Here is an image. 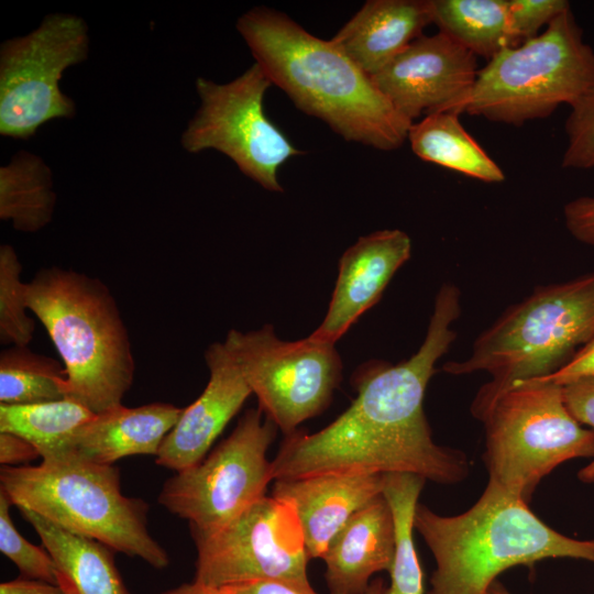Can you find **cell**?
Instances as JSON below:
<instances>
[{
    "label": "cell",
    "mask_w": 594,
    "mask_h": 594,
    "mask_svg": "<svg viewBox=\"0 0 594 594\" xmlns=\"http://www.w3.org/2000/svg\"><path fill=\"white\" fill-rule=\"evenodd\" d=\"M460 292L443 284L435 299L425 340L408 360L370 361L356 369V397L331 424L314 433L285 436L272 461L275 480L317 474L410 473L454 484L469 473L466 455L437 444L424 411L435 365L454 341Z\"/></svg>",
    "instance_id": "6da1fadb"
},
{
    "label": "cell",
    "mask_w": 594,
    "mask_h": 594,
    "mask_svg": "<svg viewBox=\"0 0 594 594\" xmlns=\"http://www.w3.org/2000/svg\"><path fill=\"white\" fill-rule=\"evenodd\" d=\"M237 29L272 84L346 141L392 151L407 140L413 122L331 40L265 7L243 13Z\"/></svg>",
    "instance_id": "7a4b0ae2"
},
{
    "label": "cell",
    "mask_w": 594,
    "mask_h": 594,
    "mask_svg": "<svg viewBox=\"0 0 594 594\" xmlns=\"http://www.w3.org/2000/svg\"><path fill=\"white\" fill-rule=\"evenodd\" d=\"M414 528L436 560L428 594H488L507 569L549 558L594 563V540L556 531L528 503L491 483L471 508L455 516L418 503Z\"/></svg>",
    "instance_id": "3957f363"
},
{
    "label": "cell",
    "mask_w": 594,
    "mask_h": 594,
    "mask_svg": "<svg viewBox=\"0 0 594 594\" xmlns=\"http://www.w3.org/2000/svg\"><path fill=\"white\" fill-rule=\"evenodd\" d=\"M26 301L45 327L66 372L65 398L95 414L121 404L135 363L128 329L109 287L58 266L25 285Z\"/></svg>",
    "instance_id": "277c9868"
},
{
    "label": "cell",
    "mask_w": 594,
    "mask_h": 594,
    "mask_svg": "<svg viewBox=\"0 0 594 594\" xmlns=\"http://www.w3.org/2000/svg\"><path fill=\"white\" fill-rule=\"evenodd\" d=\"M593 338L594 272L537 287L476 338L468 359L448 362L442 370L492 376L472 403L480 419L514 384L557 372Z\"/></svg>",
    "instance_id": "5b68a950"
},
{
    "label": "cell",
    "mask_w": 594,
    "mask_h": 594,
    "mask_svg": "<svg viewBox=\"0 0 594 594\" xmlns=\"http://www.w3.org/2000/svg\"><path fill=\"white\" fill-rule=\"evenodd\" d=\"M0 490L18 508L162 570L167 551L148 530V504L122 494L120 470L62 457L40 465L1 466Z\"/></svg>",
    "instance_id": "8992f818"
},
{
    "label": "cell",
    "mask_w": 594,
    "mask_h": 594,
    "mask_svg": "<svg viewBox=\"0 0 594 594\" xmlns=\"http://www.w3.org/2000/svg\"><path fill=\"white\" fill-rule=\"evenodd\" d=\"M592 89L594 51L570 9L536 37L487 61L472 87L441 111L522 125L572 106Z\"/></svg>",
    "instance_id": "52a82bcc"
},
{
    "label": "cell",
    "mask_w": 594,
    "mask_h": 594,
    "mask_svg": "<svg viewBox=\"0 0 594 594\" xmlns=\"http://www.w3.org/2000/svg\"><path fill=\"white\" fill-rule=\"evenodd\" d=\"M488 483L528 503L561 463L594 457V430L569 411L562 386L537 378L514 384L480 418Z\"/></svg>",
    "instance_id": "ba28073f"
},
{
    "label": "cell",
    "mask_w": 594,
    "mask_h": 594,
    "mask_svg": "<svg viewBox=\"0 0 594 594\" xmlns=\"http://www.w3.org/2000/svg\"><path fill=\"white\" fill-rule=\"evenodd\" d=\"M89 52L88 25L73 13H51L30 33L0 46V134L28 140L45 123L76 116L59 87L64 73Z\"/></svg>",
    "instance_id": "9c48e42d"
},
{
    "label": "cell",
    "mask_w": 594,
    "mask_h": 594,
    "mask_svg": "<svg viewBox=\"0 0 594 594\" xmlns=\"http://www.w3.org/2000/svg\"><path fill=\"white\" fill-rule=\"evenodd\" d=\"M276 425L257 408L248 409L234 430L200 462L165 481L158 503L190 529H218L265 496L273 481L266 452Z\"/></svg>",
    "instance_id": "30bf717a"
},
{
    "label": "cell",
    "mask_w": 594,
    "mask_h": 594,
    "mask_svg": "<svg viewBox=\"0 0 594 594\" xmlns=\"http://www.w3.org/2000/svg\"><path fill=\"white\" fill-rule=\"evenodd\" d=\"M272 85L255 62L229 82L198 77L200 106L182 133L183 148L191 154L216 150L266 190L283 191L279 167L304 152L264 112V96Z\"/></svg>",
    "instance_id": "8fae6325"
},
{
    "label": "cell",
    "mask_w": 594,
    "mask_h": 594,
    "mask_svg": "<svg viewBox=\"0 0 594 594\" xmlns=\"http://www.w3.org/2000/svg\"><path fill=\"white\" fill-rule=\"evenodd\" d=\"M224 344L238 362L258 408L285 436L327 409L342 378V361L332 343L309 336L276 337L273 327L232 329Z\"/></svg>",
    "instance_id": "7c38bea8"
},
{
    "label": "cell",
    "mask_w": 594,
    "mask_h": 594,
    "mask_svg": "<svg viewBox=\"0 0 594 594\" xmlns=\"http://www.w3.org/2000/svg\"><path fill=\"white\" fill-rule=\"evenodd\" d=\"M194 581L223 588L268 579L308 580L310 560L298 517L288 503L263 496L227 525L190 529Z\"/></svg>",
    "instance_id": "4fadbf2b"
},
{
    "label": "cell",
    "mask_w": 594,
    "mask_h": 594,
    "mask_svg": "<svg viewBox=\"0 0 594 594\" xmlns=\"http://www.w3.org/2000/svg\"><path fill=\"white\" fill-rule=\"evenodd\" d=\"M477 57L442 32L421 35L371 76L407 120L443 110L474 84Z\"/></svg>",
    "instance_id": "5bb4252c"
},
{
    "label": "cell",
    "mask_w": 594,
    "mask_h": 594,
    "mask_svg": "<svg viewBox=\"0 0 594 594\" xmlns=\"http://www.w3.org/2000/svg\"><path fill=\"white\" fill-rule=\"evenodd\" d=\"M209 381L200 396L183 413L165 437L155 463L183 471L200 462L252 391L224 342L205 352Z\"/></svg>",
    "instance_id": "9a60e30c"
},
{
    "label": "cell",
    "mask_w": 594,
    "mask_h": 594,
    "mask_svg": "<svg viewBox=\"0 0 594 594\" xmlns=\"http://www.w3.org/2000/svg\"><path fill=\"white\" fill-rule=\"evenodd\" d=\"M410 253L411 241L404 231L381 230L361 237L341 256L327 314L309 337L336 344L378 301Z\"/></svg>",
    "instance_id": "2e32d148"
},
{
    "label": "cell",
    "mask_w": 594,
    "mask_h": 594,
    "mask_svg": "<svg viewBox=\"0 0 594 594\" xmlns=\"http://www.w3.org/2000/svg\"><path fill=\"white\" fill-rule=\"evenodd\" d=\"M384 474H317L275 480L272 496L294 508L309 559L322 558L345 524L383 493Z\"/></svg>",
    "instance_id": "e0dca14e"
},
{
    "label": "cell",
    "mask_w": 594,
    "mask_h": 594,
    "mask_svg": "<svg viewBox=\"0 0 594 594\" xmlns=\"http://www.w3.org/2000/svg\"><path fill=\"white\" fill-rule=\"evenodd\" d=\"M183 409L169 403H151L134 408L120 404L96 414L77 429L64 454L58 458L112 465L127 457H156Z\"/></svg>",
    "instance_id": "ac0fdd59"
},
{
    "label": "cell",
    "mask_w": 594,
    "mask_h": 594,
    "mask_svg": "<svg viewBox=\"0 0 594 594\" xmlns=\"http://www.w3.org/2000/svg\"><path fill=\"white\" fill-rule=\"evenodd\" d=\"M394 551V518L382 493L345 524L321 558L329 594H364L375 573L389 572Z\"/></svg>",
    "instance_id": "d6986e66"
},
{
    "label": "cell",
    "mask_w": 594,
    "mask_h": 594,
    "mask_svg": "<svg viewBox=\"0 0 594 594\" xmlns=\"http://www.w3.org/2000/svg\"><path fill=\"white\" fill-rule=\"evenodd\" d=\"M432 23L431 0H371L331 38L373 76Z\"/></svg>",
    "instance_id": "ffe728a7"
},
{
    "label": "cell",
    "mask_w": 594,
    "mask_h": 594,
    "mask_svg": "<svg viewBox=\"0 0 594 594\" xmlns=\"http://www.w3.org/2000/svg\"><path fill=\"white\" fill-rule=\"evenodd\" d=\"M52 557L65 594H131L114 562V550L19 508Z\"/></svg>",
    "instance_id": "44dd1931"
},
{
    "label": "cell",
    "mask_w": 594,
    "mask_h": 594,
    "mask_svg": "<svg viewBox=\"0 0 594 594\" xmlns=\"http://www.w3.org/2000/svg\"><path fill=\"white\" fill-rule=\"evenodd\" d=\"M458 113L437 111L413 122L407 140L421 160L469 177L502 183L504 172L463 128Z\"/></svg>",
    "instance_id": "7402d4cb"
},
{
    "label": "cell",
    "mask_w": 594,
    "mask_h": 594,
    "mask_svg": "<svg viewBox=\"0 0 594 594\" xmlns=\"http://www.w3.org/2000/svg\"><path fill=\"white\" fill-rule=\"evenodd\" d=\"M432 23L457 43L487 61L518 40L508 0H431Z\"/></svg>",
    "instance_id": "603a6c76"
},
{
    "label": "cell",
    "mask_w": 594,
    "mask_h": 594,
    "mask_svg": "<svg viewBox=\"0 0 594 594\" xmlns=\"http://www.w3.org/2000/svg\"><path fill=\"white\" fill-rule=\"evenodd\" d=\"M56 194L48 165L19 151L0 167V219L24 233H35L53 219Z\"/></svg>",
    "instance_id": "cb8c5ba5"
},
{
    "label": "cell",
    "mask_w": 594,
    "mask_h": 594,
    "mask_svg": "<svg viewBox=\"0 0 594 594\" xmlns=\"http://www.w3.org/2000/svg\"><path fill=\"white\" fill-rule=\"evenodd\" d=\"M95 415L69 398L30 405L0 404V432L25 439L42 461L52 460L64 454L76 430Z\"/></svg>",
    "instance_id": "d4e9b609"
},
{
    "label": "cell",
    "mask_w": 594,
    "mask_h": 594,
    "mask_svg": "<svg viewBox=\"0 0 594 594\" xmlns=\"http://www.w3.org/2000/svg\"><path fill=\"white\" fill-rule=\"evenodd\" d=\"M426 480L410 473L384 474L383 495L393 514L395 551L391 583L383 594H424V572L414 542V517Z\"/></svg>",
    "instance_id": "484cf974"
},
{
    "label": "cell",
    "mask_w": 594,
    "mask_h": 594,
    "mask_svg": "<svg viewBox=\"0 0 594 594\" xmlns=\"http://www.w3.org/2000/svg\"><path fill=\"white\" fill-rule=\"evenodd\" d=\"M65 383V367L28 345H11L0 353V404L30 405L63 399Z\"/></svg>",
    "instance_id": "4316f807"
},
{
    "label": "cell",
    "mask_w": 594,
    "mask_h": 594,
    "mask_svg": "<svg viewBox=\"0 0 594 594\" xmlns=\"http://www.w3.org/2000/svg\"><path fill=\"white\" fill-rule=\"evenodd\" d=\"M22 265L15 249L0 246V342L4 345H29L35 323L28 316L26 283L21 282Z\"/></svg>",
    "instance_id": "83f0119b"
},
{
    "label": "cell",
    "mask_w": 594,
    "mask_h": 594,
    "mask_svg": "<svg viewBox=\"0 0 594 594\" xmlns=\"http://www.w3.org/2000/svg\"><path fill=\"white\" fill-rule=\"evenodd\" d=\"M12 503L0 490V551L16 565L23 576L57 584L54 561L43 547L29 542L15 528L11 516Z\"/></svg>",
    "instance_id": "f1b7e54d"
},
{
    "label": "cell",
    "mask_w": 594,
    "mask_h": 594,
    "mask_svg": "<svg viewBox=\"0 0 594 594\" xmlns=\"http://www.w3.org/2000/svg\"><path fill=\"white\" fill-rule=\"evenodd\" d=\"M565 121L568 136L562 157L563 168L588 169L594 167V89L572 106Z\"/></svg>",
    "instance_id": "f546056e"
},
{
    "label": "cell",
    "mask_w": 594,
    "mask_h": 594,
    "mask_svg": "<svg viewBox=\"0 0 594 594\" xmlns=\"http://www.w3.org/2000/svg\"><path fill=\"white\" fill-rule=\"evenodd\" d=\"M514 31L524 43L536 37L542 26L571 9L566 0H508Z\"/></svg>",
    "instance_id": "4dcf8cb0"
},
{
    "label": "cell",
    "mask_w": 594,
    "mask_h": 594,
    "mask_svg": "<svg viewBox=\"0 0 594 594\" xmlns=\"http://www.w3.org/2000/svg\"><path fill=\"white\" fill-rule=\"evenodd\" d=\"M564 403L571 415L594 430V376L583 377L562 386ZM586 482L594 481V460L580 472Z\"/></svg>",
    "instance_id": "1f68e13d"
},
{
    "label": "cell",
    "mask_w": 594,
    "mask_h": 594,
    "mask_svg": "<svg viewBox=\"0 0 594 594\" xmlns=\"http://www.w3.org/2000/svg\"><path fill=\"white\" fill-rule=\"evenodd\" d=\"M563 216L570 234L579 242L594 246V197L570 200L563 208Z\"/></svg>",
    "instance_id": "d6a6232c"
},
{
    "label": "cell",
    "mask_w": 594,
    "mask_h": 594,
    "mask_svg": "<svg viewBox=\"0 0 594 594\" xmlns=\"http://www.w3.org/2000/svg\"><path fill=\"white\" fill-rule=\"evenodd\" d=\"M588 376H594V338L583 345L570 361L557 372L548 376L537 377V380L563 386Z\"/></svg>",
    "instance_id": "836d02e7"
},
{
    "label": "cell",
    "mask_w": 594,
    "mask_h": 594,
    "mask_svg": "<svg viewBox=\"0 0 594 594\" xmlns=\"http://www.w3.org/2000/svg\"><path fill=\"white\" fill-rule=\"evenodd\" d=\"M231 594H319L308 580L268 579L223 587Z\"/></svg>",
    "instance_id": "e575fe53"
},
{
    "label": "cell",
    "mask_w": 594,
    "mask_h": 594,
    "mask_svg": "<svg viewBox=\"0 0 594 594\" xmlns=\"http://www.w3.org/2000/svg\"><path fill=\"white\" fill-rule=\"evenodd\" d=\"M40 457L38 451L25 439L9 432H0V463L19 466Z\"/></svg>",
    "instance_id": "d590c367"
},
{
    "label": "cell",
    "mask_w": 594,
    "mask_h": 594,
    "mask_svg": "<svg viewBox=\"0 0 594 594\" xmlns=\"http://www.w3.org/2000/svg\"><path fill=\"white\" fill-rule=\"evenodd\" d=\"M0 594H65L53 583L30 578H18L0 584Z\"/></svg>",
    "instance_id": "8d00e7d4"
},
{
    "label": "cell",
    "mask_w": 594,
    "mask_h": 594,
    "mask_svg": "<svg viewBox=\"0 0 594 594\" xmlns=\"http://www.w3.org/2000/svg\"><path fill=\"white\" fill-rule=\"evenodd\" d=\"M157 594H231L227 588H217L193 581L183 583L176 587H172Z\"/></svg>",
    "instance_id": "74e56055"
},
{
    "label": "cell",
    "mask_w": 594,
    "mask_h": 594,
    "mask_svg": "<svg viewBox=\"0 0 594 594\" xmlns=\"http://www.w3.org/2000/svg\"><path fill=\"white\" fill-rule=\"evenodd\" d=\"M384 590V581L381 578H376L371 581L364 594H383Z\"/></svg>",
    "instance_id": "f35d334b"
},
{
    "label": "cell",
    "mask_w": 594,
    "mask_h": 594,
    "mask_svg": "<svg viewBox=\"0 0 594 594\" xmlns=\"http://www.w3.org/2000/svg\"><path fill=\"white\" fill-rule=\"evenodd\" d=\"M488 594H513L501 582L495 581L490 587Z\"/></svg>",
    "instance_id": "ab89813d"
}]
</instances>
